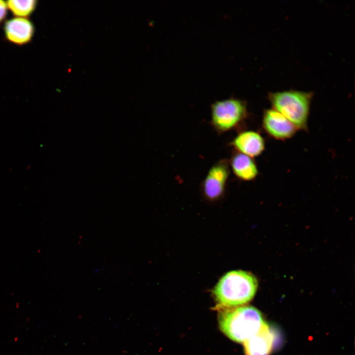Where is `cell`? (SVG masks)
I'll use <instances>...</instances> for the list:
<instances>
[{"label": "cell", "instance_id": "obj_1", "mask_svg": "<svg viewBox=\"0 0 355 355\" xmlns=\"http://www.w3.org/2000/svg\"><path fill=\"white\" fill-rule=\"evenodd\" d=\"M218 325L228 338L244 343L256 334L266 323L260 311L250 306L219 309Z\"/></svg>", "mask_w": 355, "mask_h": 355}, {"label": "cell", "instance_id": "obj_4", "mask_svg": "<svg viewBox=\"0 0 355 355\" xmlns=\"http://www.w3.org/2000/svg\"><path fill=\"white\" fill-rule=\"evenodd\" d=\"M247 104L233 97L217 100L211 106V124L218 134L235 130L247 117Z\"/></svg>", "mask_w": 355, "mask_h": 355}, {"label": "cell", "instance_id": "obj_8", "mask_svg": "<svg viewBox=\"0 0 355 355\" xmlns=\"http://www.w3.org/2000/svg\"><path fill=\"white\" fill-rule=\"evenodd\" d=\"M3 30L6 39L19 45L30 42L35 33L34 26L31 20L27 18L18 17L6 21Z\"/></svg>", "mask_w": 355, "mask_h": 355}, {"label": "cell", "instance_id": "obj_3", "mask_svg": "<svg viewBox=\"0 0 355 355\" xmlns=\"http://www.w3.org/2000/svg\"><path fill=\"white\" fill-rule=\"evenodd\" d=\"M312 93L296 90L272 92L269 100L273 109L288 119L297 129L307 130Z\"/></svg>", "mask_w": 355, "mask_h": 355}, {"label": "cell", "instance_id": "obj_10", "mask_svg": "<svg viewBox=\"0 0 355 355\" xmlns=\"http://www.w3.org/2000/svg\"><path fill=\"white\" fill-rule=\"evenodd\" d=\"M228 160L230 170L241 180L251 181L258 175L256 164L250 157L234 151Z\"/></svg>", "mask_w": 355, "mask_h": 355}, {"label": "cell", "instance_id": "obj_6", "mask_svg": "<svg viewBox=\"0 0 355 355\" xmlns=\"http://www.w3.org/2000/svg\"><path fill=\"white\" fill-rule=\"evenodd\" d=\"M262 126L270 136L279 140L291 138L297 130L288 119L273 108L264 111Z\"/></svg>", "mask_w": 355, "mask_h": 355}, {"label": "cell", "instance_id": "obj_2", "mask_svg": "<svg viewBox=\"0 0 355 355\" xmlns=\"http://www.w3.org/2000/svg\"><path fill=\"white\" fill-rule=\"evenodd\" d=\"M256 278L251 273L235 270L225 274L213 290L216 309L235 307L249 302L255 294Z\"/></svg>", "mask_w": 355, "mask_h": 355}, {"label": "cell", "instance_id": "obj_12", "mask_svg": "<svg viewBox=\"0 0 355 355\" xmlns=\"http://www.w3.org/2000/svg\"><path fill=\"white\" fill-rule=\"evenodd\" d=\"M7 9L6 1L0 0V24L5 18L7 15Z\"/></svg>", "mask_w": 355, "mask_h": 355}, {"label": "cell", "instance_id": "obj_5", "mask_svg": "<svg viewBox=\"0 0 355 355\" xmlns=\"http://www.w3.org/2000/svg\"><path fill=\"white\" fill-rule=\"evenodd\" d=\"M230 174L229 160L221 159L209 169L201 184L204 197L209 201H216L224 195Z\"/></svg>", "mask_w": 355, "mask_h": 355}, {"label": "cell", "instance_id": "obj_7", "mask_svg": "<svg viewBox=\"0 0 355 355\" xmlns=\"http://www.w3.org/2000/svg\"><path fill=\"white\" fill-rule=\"evenodd\" d=\"M235 151L251 158L260 155L264 150L265 141L258 132L252 130L239 133L230 142Z\"/></svg>", "mask_w": 355, "mask_h": 355}, {"label": "cell", "instance_id": "obj_9", "mask_svg": "<svg viewBox=\"0 0 355 355\" xmlns=\"http://www.w3.org/2000/svg\"><path fill=\"white\" fill-rule=\"evenodd\" d=\"M274 336L266 322L254 336L244 342L246 355H269L272 351Z\"/></svg>", "mask_w": 355, "mask_h": 355}, {"label": "cell", "instance_id": "obj_11", "mask_svg": "<svg viewBox=\"0 0 355 355\" xmlns=\"http://www.w3.org/2000/svg\"><path fill=\"white\" fill-rule=\"evenodd\" d=\"M7 8L18 17L27 18L35 11L37 5L35 0H10L6 1Z\"/></svg>", "mask_w": 355, "mask_h": 355}]
</instances>
